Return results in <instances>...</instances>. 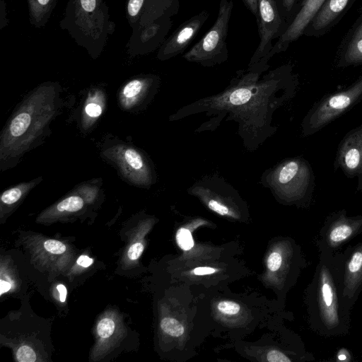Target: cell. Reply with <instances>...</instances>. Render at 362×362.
<instances>
[{"label":"cell","instance_id":"cell-35","mask_svg":"<svg viewBox=\"0 0 362 362\" xmlns=\"http://www.w3.org/2000/svg\"><path fill=\"white\" fill-rule=\"evenodd\" d=\"M0 285H1L0 295H2L4 293L8 291L11 288V285L10 284V283L5 281L3 279H1Z\"/></svg>","mask_w":362,"mask_h":362},{"label":"cell","instance_id":"cell-12","mask_svg":"<svg viewBox=\"0 0 362 362\" xmlns=\"http://www.w3.org/2000/svg\"><path fill=\"white\" fill-rule=\"evenodd\" d=\"M362 64V22L356 30L346 52L343 57L340 66H349Z\"/></svg>","mask_w":362,"mask_h":362},{"label":"cell","instance_id":"cell-6","mask_svg":"<svg viewBox=\"0 0 362 362\" xmlns=\"http://www.w3.org/2000/svg\"><path fill=\"white\" fill-rule=\"evenodd\" d=\"M350 179H356V190L362 192V123L351 129L339 144L334 163Z\"/></svg>","mask_w":362,"mask_h":362},{"label":"cell","instance_id":"cell-18","mask_svg":"<svg viewBox=\"0 0 362 362\" xmlns=\"http://www.w3.org/2000/svg\"><path fill=\"white\" fill-rule=\"evenodd\" d=\"M176 239L178 245L184 250H189L194 246L192 234L187 228H180L177 233Z\"/></svg>","mask_w":362,"mask_h":362},{"label":"cell","instance_id":"cell-19","mask_svg":"<svg viewBox=\"0 0 362 362\" xmlns=\"http://www.w3.org/2000/svg\"><path fill=\"white\" fill-rule=\"evenodd\" d=\"M115 330L114 321L108 317L102 319L98 324L97 332L98 335L103 339L110 337Z\"/></svg>","mask_w":362,"mask_h":362},{"label":"cell","instance_id":"cell-16","mask_svg":"<svg viewBox=\"0 0 362 362\" xmlns=\"http://www.w3.org/2000/svg\"><path fill=\"white\" fill-rule=\"evenodd\" d=\"M83 205L84 201L81 197L71 195L59 202L56 209L59 212H75L81 209Z\"/></svg>","mask_w":362,"mask_h":362},{"label":"cell","instance_id":"cell-25","mask_svg":"<svg viewBox=\"0 0 362 362\" xmlns=\"http://www.w3.org/2000/svg\"><path fill=\"white\" fill-rule=\"evenodd\" d=\"M143 250L144 245L141 243H136L130 246L127 255L130 259L136 260L141 256Z\"/></svg>","mask_w":362,"mask_h":362},{"label":"cell","instance_id":"cell-27","mask_svg":"<svg viewBox=\"0 0 362 362\" xmlns=\"http://www.w3.org/2000/svg\"><path fill=\"white\" fill-rule=\"evenodd\" d=\"M86 113L92 117H96L101 115L102 108L100 105L95 103H88L85 107Z\"/></svg>","mask_w":362,"mask_h":362},{"label":"cell","instance_id":"cell-33","mask_svg":"<svg viewBox=\"0 0 362 362\" xmlns=\"http://www.w3.org/2000/svg\"><path fill=\"white\" fill-rule=\"evenodd\" d=\"M81 3L86 11H93L95 7V0H81Z\"/></svg>","mask_w":362,"mask_h":362},{"label":"cell","instance_id":"cell-8","mask_svg":"<svg viewBox=\"0 0 362 362\" xmlns=\"http://www.w3.org/2000/svg\"><path fill=\"white\" fill-rule=\"evenodd\" d=\"M209 16V12L203 10L183 22L163 45L161 58L167 59L183 53L197 35Z\"/></svg>","mask_w":362,"mask_h":362},{"label":"cell","instance_id":"cell-30","mask_svg":"<svg viewBox=\"0 0 362 362\" xmlns=\"http://www.w3.org/2000/svg\"><path fill=\"white\" fill-rule=\"evenodd\" d=\"M233 1V0H230ZM245 6L248 10L255 16V18L257 16L258 11V0H242Z\"/></svg>","mask_w":362,"mask_h":362},{"label":"cell","instance_id":"cell-7","mask_svg":"<svg viewBox=\"0 0 362 362\" xmlns=\"http://www.w3.org/2000/svg\"><path fill=\"white\" fill-rule=\"evenodd\" d=\"M326 0H304L301 8L284 33L278 38L267 56L269 61L274 54L285 51L288 45L300 37Z\"/></svg>","mask_w":362,"mask_h":362},{"label":"cell","instance_id":"cell-15","mask_svg":"<svg viewBox=\"0 0 362 362\" xmlns=\"http://www.w3.org/2000/svg\"><path fill=\"white\" fill-rule=\"evenodd\" d=\"M35 185L36 182L33 180L30 182L19 184L4 191L1 197V203L5 205H12L16 203L29 189L34 187Z\"/></svg>","mask_w":362,"mask_h":362},{"label":"cell","instance_id":"cell-24","mask_svg":"<svg viewBox=\"0 0 362 362\" xmlns=\"http://www.w3.org/2000/svg\"><path fill=\"white\" fill-rule=\"evenodd\" d=\"M281 256L279 252H272L267 260L268 269L272 272L278 270L281 264Z\"/></svg>","mask_w":362,"mask_h":362},{"label":"cell","instance_id":"cell-13","mask_svg":"<svg viewBox=\"0 0 362 362\" xmlns=\"http://www.w3.org/2000/svg\"><path fill=\"white\" fill-rule=\"evenodd\" d=\"M148 83L135 79L129 82L122 90L121 99L124 105H134L148 93Z\"/></svg>","mask_w":362,"mask_h":362},{"label":"cell","instance_id":"cell-34","mask_svg":"<svg viewBox=\"0 0 362 362\" xmlns=\"http://www.w3.org/2000/svg\"><path fill=\"white\" fill-rule=\"evenodd\" d=\"M57 289L59 293V300L62 303L65 302L66 298V293H67L66 287L64 286V285L60 284L57 285Z\"/></svg>","mask_w":362,"mask_h":362},{"label":"cell","instance_id":"cell-4","mask_svg":"<svg viewBox=\"0 0 362 362\" xmlns=\"http://www.w3.org/2000/svg\"><path fill=\"white\" fill-rule=\"evenodd\" d=\"M362 100V76L342 90L327 94L317 101L301 123L303 136L318 132Z\"/></svg>","mask_w":362,"mask_h":362},{"label":"cell","instance_id":"cell-31","mask_svg":"<svg viewBox=\"0 0 362 362\" xmlns=\"http://www.w3.org/2000/svg\"><path fill=\"white\" fill-rule=\"evenodd\" d=\"M77 264L83 267H88L90 266L93 260L87 255H82L77 259Z\"/></svg>","mask_w":362,"mask_h":362},{"label":"cell","instance_id":"cell-32","mask_svg":"<svg viewBox=\"0 0 362 362\" xmlns=\"http://www.w3.org/2000/svg\"><path fill=\"white\" fill-rule=\"evenodd\" d=\"M215 272V269L208 267H197L194 269V274L196 275L210 274L214 273Z\"/></svg>","mask_w":362,"mask_h":362},{"label":"cell","instance_id":"cell-37","mask_svg":"<svg viewBox=\"0 0 362 362\" xmlns=\"http://www.w3.org/2000/svg\"><path fill=\"white\" fill-rule=\"evenodd\" d=\"M338 358L340 360H345L346 359V356L344 355V354H341V355H339Z\"/></svg>","mask_w":362,"mask_h":362},{"label":"cell","instance_id":"cell-11","mask_svg":"<svg viewBox=\"0 0 362 362\" xmlns=\"http://www.w3.org/2000/svg\"><path fill=\"white\" fill-rule=\"evenodd\" d=\"M320 303L327 320L333 323L337 319L334 303V292L328 278H324L320 286Z\"/></svg>","mask_w":362,"mask_h":362},{"label":"cell","instance_id":"cell-10","mask_svg":"<svg viewBox=\"0 0 362 362\" xmlns=\"http://www.w3.org/2000/svg\"><path fill=\"white\" fill-rule=\"evenodd\" d=\"M349 0H326L312 21L313 28L319 30L327 27L345 8Z\"/></svg>","mask_w":362,"mask_h":362},{"label":"cell","instance_id":"cell-9","mask_svg":"<svg viewBox=\"0 0 362 362\" xmlns=\"http://www.w3.org/2000/svg\"><path fill=\"white\" fill-rule=\"evenodd\" d=\"M120 165L125 172L132 173L133 181L139 185H148L152 183L151 168L144 156L138 151L130 147L122 148L119 158Z\"/></svg>","mask_w":362,"mask_h":362},{"label":"cell","instance_id":"cell-22","mask_svg":"<svg viewBox=\"0 0 362 362\" xmlns=\"http://www.w3.org/2000/svg\"><path fill=\"white\" fill-rule=\"evenodd\" d=\"M217 308L221 313L235 315L240 311V306L239 304L233 301L223 300L218 303Z\"/></svg>","mask_w":362,"mask_h":362},{"label":"cell","instance_id":"cell-2","mask_svg":"<svg viewBox=\"0 0 362 362\" xmlns=\"http://www.w3.org/2000/svg\"><path fill=\"white\" fill-rule=\"evenodd\" d=\"M264 184L288 201L310 200L315 177L310 163L301 157L284 160L267 173Z\"/></svg>","mask_w":362,"mask_h":362},{"label":"cell","instance_id":"cell-5","mask_svg":"<svg viewBox=\"0 0 362 362\" xmlns=\"http://www.w3.org/2000/svg\"><path fill=\"white\" fill-rule=\"evenodd\" d=\"M256 19L259 43L248 65L256 64L260 60L268 62L267 56L274 46L272 40L279 38L284 33L282 17L275 0H258Z\"/></svg>","mask_w":362,"mask_h":362},{"label":"cell","instance_id":"cell-29","mask_svg":"<svg viewBox=\"0 0 362 362\" xmlns=\"http://www.w3.org/2000/svg\"><path fill=\"white\" fill-rule=\"evenodd\" d=\"M296 0H275L279 9L283 8L284 12L289 13L292 11Z\"/></svg>","mask_w":362,"mask_h":362},{"label":"cell","instance_id":"cell-14","mask_svg":"<svg viewBox=\"0 0 362 362\" xmlns=\"http://www.w3.org/2000/svg\"><path fill=\"white\" fill-rule=\"evenodd\" d=\"M336 224L332 227L329 238L332 243H341L348 238L353 232V225L359 219H349L340 212L335 218Z\"/></svg>","mask_w":362,"mask_h":362},{"label":"cell","instance_id":"cell-21","mask_svg":"<svg viewBox=\"0 0 362 362\" xmlns=\"http://www.w3.org/2000/svg\"><path fill=\"white\" fill-rule=\"evenodd\" d=\"M16 358L19 362H34L36 361V355L31 347L25 345L18 349Z\"/></svg>","mask_w":362,"mask_h":362},{"label":"cell","instance_id":"cell-17","mask_svg":"<svg viewBox=\"0 0 362 362\" xmlns=\"http://www.w3.org/2000/svg\"><path fill=\"white\" fill-rule=\"evenodd\" d=\"M162 330L173 337L181 336L185 331L184 327L175 319L165 317L160 322Z\"/></svg>","mask_w":362,"mask_h":362},{"label":"cell","instance_id":"cell-3","mask_svg":"<svg viewBox=\"0 0 362 362\" xmlns=\"http://www.w3.org/2000/svg\"><path fill=\"white\" fill-rule=\"evenodd\" d=\"M233 1L221 0L216 19L211 28L182 57L205 67L222 64L228 59L226 37Z\"/></svg>","mask_w":362,"mask_h":362},{"label":"cell","instance_id":"cell-36","mask_svg":"<svg viewBox=\"0 0 362 362\" xmlns=\"http://www.w3.org/2000/svg\"><path fill=\"white\" fill-rule=\"evenodd\" d=\"M41 5H45L49 0H37Z\"/></svg>","mask_w":362,"mask_h":362},{"label":"cell","instance_id":"cell-28","mask_svg":"<svg viewBox=\"0 0 362 362\" xmlns=\"http://www.w3.org/2000/svg\"><path fill=\"white\" fill-rule=\"evenodd\" d=\"M144 0H129L128 4V12L130 16H135L139 13L143 5Z\"/></svg>","mask_w":362,"mask_h":362},{"label":"cell","instance_id":"cell-20","mask_svg":"<svg viewBox=\"0 0 362 362\" xmlns=\"http://www.w3.org/2000/svg\"><path fill=\"white\" fill-rule=\"evenodd\" d=\"M348 271L352 276L361 274L362 272V250L356 252L351 257L349 265Z\"/></svg>","mask_w":362,"mask_h":362},{"label":"cell","instance_id":"cell-1","mask_svg":"<svg viewBox=\"0 0 362 362\" xmlns=\"http://www.w3.org/2000/svg\"><path fill=\"white\" fill-rule=\"evenodd\" d=\"M269 68L262 60L248 65L246 70L237 73L224 92L183 107L173 117L179 119L189 114L206 112L226 115L228 119L239 123L240 134L248 144L250 136L258 144L264 141L255 121L257 117L264 130L269 134V117L275 109L291 99L296 94L298 82L289 66L270 71L259 79ZM251 139V141H252Z\"/></svg>","mask_w":362,"mask_h":362},{"label":"cell","instance_id":"cell-26","mask_svg":"<svg viewBox=\"0 0 362 362\" xmlns=\"http://www.w3.org/2000/svg\"><path fill=\"white\" fill-rule=\"evenodd\" d=\"M267 361L269 362H289L291 360L283 353L277 350H272L267 354Z\"/></svg>","mask_w":362,"mask_h":362},{"label":"cell","instance_id":"cell-23","mask_svg":"<svg viewBox=\"0 0 362 362\" xmlns=\"http://www.w3.org/2000/svg\"><path fill=\"white\" fill-rule=\"evenodd\" d=\"M44 247L47 251L52 254H62L66 248L65 245L56 240H47L44 243Z\"/></svg>","mask_w":362,"mask_h":362}]
</instances>
